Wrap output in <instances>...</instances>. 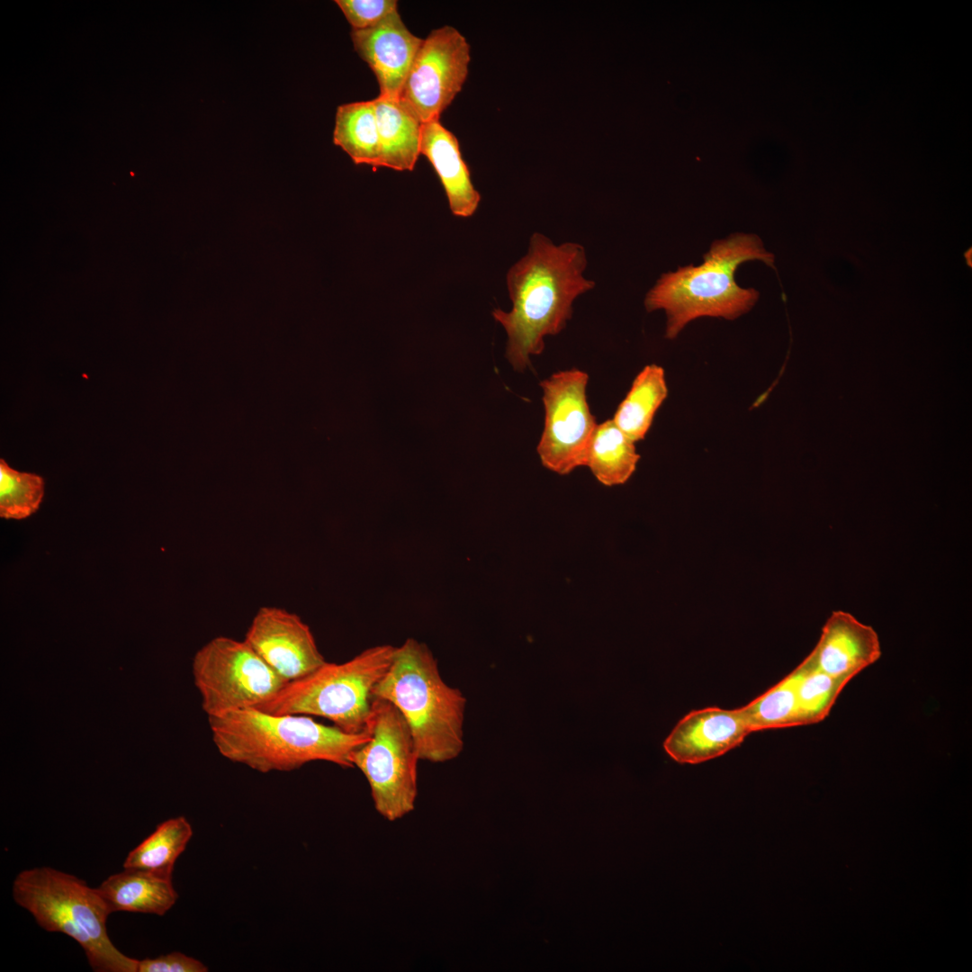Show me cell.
<instances>
[{
  "mask_svg": "<svg viewBox=\"0 0 972 972\" xmlns=\"http://www.w3.org/2000/svg\"><path fill=\"white\" fill-rule=\"evenodd\" d=\"M584 248L574 242L554 245L541 233L531 236L526 255L507 274L512 309H495L493 318L508 334L506 357L523 371L530 356L544 348V338L556 335L572 315V302L595 284L583 276Z\"/></svg>",
  "mask_w": 972,
  "mask_h": 972,
  "instance_id": "6da1fadb",
  "label": "cell"
},
{
  "mask_svg": "<svg viewBox=\"0 0 972 972\" xmlns=\"http://www.w3.org/2000/svg\"><path fill=\"white\" fill-rule=\"evenodd\" d=\"M208 718L220 754L262 773L290 771L317 760L353 768V752L371 738L370 727L349 734L309 716L269 714L256 707Z\"/></svg>",
  "mask_w": 972,
  "mask_h": 972,
  "instance_id": "7a4b0ae2",
  "label": "cell"
},
{
  "mask_svg": "<svg viewBox=\"0 0 972 972\" xmlns=\"http://www.w3.org/2000/svg\"><path fill=\"white\" fill-rule=\"evenodd\" d=\"M699 266H687L662 274L647 292V311L664 310L665 337L675 338L691 320L699 317L734 320L748 312L759 299L753 288L740 287L734 280L743 262L760 260L774 267V256L754 234L737 233L714 241Z\"/></svg>",
  "mask_w": 972,
  "mask_h": 972,
  "instance_id": "3957f363",
  "label": "cell"
},
{
  "mask_svg": "<svg viewBox=\"0 0 972 972\" xmlns=\"http://www.w3.org/2000/svg\"><path fill=\"white\" fill-rule=\"evenodd\" d=\"M373 697L388 700L400 710L410 728L419 760L446 762L461 753L466 698L444 681L426 644L408 638L395 647Z\"/></svg>",
  "mask_w": 972,
  "mask_h": 972,
  "instance_id": "277c9868",
  "label": "cell"
},
{
  "mask_svg": "<svg viewBox=\"0 0 972 972\" xmlns=\"http://www.w3.org/2000/svg\"><path fill=\"white\" fill-rule=\"evenodd\" d=\"M14 902L47 932L68 935L84 950L95 972H137L139 959L117 949L106 921L111 914L96 888L50 867L18 873L12 885Z\"/></svg>",
  "mask_w": 972,
  "mask_h": 972,
  "instance_id": "5b68a950",
  "label": "cell"
},
{
  "mask_svg": "<svg viewBox=\"0 0 972 972\" xmlns=\"http://www.w3.org/2000/svg\"><path fill=\"white\" fill-rule=\"evenodd\" d=\"M395 647L368 648L342 663L325 662L311 673L287 682L256 707L276 715L324 717L349 734L369 729L373 691L388 670Z\"/></svg>",
  "mask_w": 972,
  "mask_h": 972,
  "instance_id": "8992f818",
  "label": "cell"
},
{
  "mask_svg": "<svg viewBox=\"0 0 972 972\" xmlns=\"http://www.w3.org/2000/svg\"><path fill=\"white\" fill-rule=\"evenodd\" d=\"M371 738L351 756L366 778L377 812L389 821L410 813L418 795L419 757L412 733L390 701L374 698Z\"/></svg>",
  "mask_w": 972,
  "mask_h": 972,
  "instance_id": "52a82bcc",
  "label": "cell"
},
{
  "mask_svg": "<svg viewBox=\"0 0 972 972\" xmlns=\"http://www.w3.org/2000/svg\"><path fill=\"white\" fill-rule=\"evenodd\" d=\"M193 672L208 716L257 707L285 684L245 640L220 635L197 652Z\"/></svg>",
  "mask_w": 972,
  "mask_h": 972,
  "instance_id": "ba28073f",
  "label": "cell"
},
{
  "mask_svg": "<svg viewBox=\"0 0 972 972\" xmlns=\"http://www.w3.org/2000/svg\"><path fill=\"white\" fill-rule=\"evenodd\" d=\"M588 374L572 368L540 382L544 428L537 446L542 464L561 475L585 465L597 428L586 397Z\"/></svg>",
  "mask_w": 972,
  "mask_h": 972,
  "instance_id": "9c48e42d",
  "label": "cell"
},
{
  "mask_svg": "<svg viewBox=\"0 0 972 972\" xmlns=\"http://www.w3.org/2000/svg\"><path fill=\"white\" fill-rule=\"evenodd\" d=\"M470 44L454 27L435 29L423 40L399 100L421 123L439 119L464 85Z\"/></svg>",
  "mask_w": 972,
  "mask_h": 972,
  "instance_id": "30bf717a",
  "label": "cell"
},
{
  "mask_svg": "<svg viewBox=\"0 0 972 972\" xmlns=\"http://www.w3.org/2000/svg\"><path fill=\"white\" fill-rule=\"evenodd\" d=\"M244 640L285 683L305 677L326 662L309 626L281 608H260Z\"/></svg>",
  "mask_w": 972,
  "mask_h": 972,
  "instance_id": "8fae6325",
  "label": "cell"
},
{
  "mask_svg": "<svg viewBox=\"0 0 972 972\" xmlns=\"http://www.w3.org/2000/svg\"><path fill=\"white\" fill-rule=\"evenodd\" d=\"M750 733L738 708L706 707L680 719L663 748L679 763L698 764L737 747Z\"/></svg>",
  "mask_w": 972,
  "mask_h": 972,
  "instance_id": "7c38bea8",
  "label": "cell"
},
{
  "mask_svg": "<svg viewBox=\"0 0 972 972\" xmlns=\"http://www.w3.org/2000/svg\"><path fill=\"white\" fill-rule=\"evenodd\" d=\"M351 40L358 56L374 74L379 95L399 99L423 39L407 28L397 10L374 27L352 30Z\"/></svg>",
  "mask_w": 972,
  "mask_h": 972,
  "instance_id": "4fadbf2b",
  "label": "cell"
},
{
  "mask_svg": "<svg viewBox=\"0 0 972 972\" xmlns=\"http://www.w3.org/2000/svg\"><path fill=\"white\" fill-rule=\"evenodd\" d=\"M880 656V642L873 627L838 610L827 619L816 646L800 666L853 679Z\"/></svg>",
  "mask_w": 972,
  "mask_h": 972,
  "instance_id": "5bb4252c",
  "label": "cell"
},
{
  "mask_svg": "<svg viewBox=\"0 0 972 972\" xmlns=\"http://www.w3.org/2000/svg\"><path fill=\"white\" fill-rule=\"evenodd\" d=\"M420 155L428 158L436 171L451 212L462 218L473 215L481 195L472 184L457 138L439 119L421 124Z\"/></svg>",
  "mask_w": 972,
  "mask_h": 972,
  "instance_id": "9a60e30c",
  "label": "cell"
},
{
  "mask_svg": "<svg viewBox=\"0 0 972 972\" xmlns=\"http://www.w3.org/2000/svg\"><path fill=\"white\" fill-rule=\"evenodd\" d=\"M96 889L111 914L130 912L162 916L178 898L172 878L132 868L109 876Z\"/></svg>",
  "mask_w": 972,
  "mask_h": 972,
  "instance_id": "2e32d148",
  "label": "cell"
},
{
  "mask_svg": "<svg viewBox=\"0 0 972 972\" xmlns=\"http://www.w3.org/2000/svg\"><path fill=\"white\" fill-rule=\"evenodd\" d=\"M372 101L380 142L379 167L412 171L420 155L422 123L399 99L378 95Z\"/></svg>",
  "mask_w": 972,
  "mask_h": 972,
  "instance_id": "e0dca14e",
  "label": "cell"
},
{
  "mask_svg": "<svg viewBox=\"0 0 972 972\" xmlns=\"http://www.w3.org/2000/svg\"><path fill=\"white\" fill-rule=\"evenodd\" d=\"M634 443L612 419L597 426L590 440L586 464L603 485L626 482L636 469L640 455Z\"/></svg>",
  "mask_w": 972,
  "mask_h": 972,
  "instance_id": "ac0fdd59",
  "label": "cell"
},
{
  "mask_svg": "<svg viewBox=\"0 0 972 972\" xmlns=\"http://www.w3.org/2000/svg\"><path fill=\"white\" fill-rule=\"evenodd\" d=\"M667 394L662 367L646 365L634 380L612 420L634 442L642 440Z\"/></svg>",
  "mask_w": 972,
  "mask_h": 972,
  "instance_id": "d6986e66",
  "label": "cell"
},
{
  "mask_svg": "<svg viewBox=\"0 0 972 972\" xmlns=\"http://www.w3.org/2000/svg\"><path fill=\"white\" fill-rule=\"evenodd\" d=\"M192 836V825L184 816L170 818L129 852L123 868L172 878L175 863Z\"/></svg>",
  "mask_w": 972,
  "mask_h": 972,
  "instance_id": "ffe728a7",
  "label": "cell"
},
{
  "mask_svg": "<svg viewBox=\"0 0 972 972\" xmlns=\"http://www.w3.org/2000/svg\"><path fill=\"white\" fill-rule=\"evenodd\" d=\"M333 143L341 148L356 165L379 167L380 142L372 100L338 106Z\"/></svg>",
  "mask_w": 972,
  "mask_h": 972,
  "instance_id": "44dd1931",
  "label": "cell"
},
{
  "mask_svg": "<svg viewBox=\"0 0 972 972\" xmlns=\"http://www.w3.org/2000/svg\"><path fill=\"white\" fill-rule=\"evenodd\" d=\"M796 681L792 671L764 694L738 708L751 733L802 725Z\"/></svg>",
  "mask_w": 972,
  "mask_h": 972,
  "instance_id": "7402d4cb",
  "label": "cell"
},
{
  "mask_svg": "<svg viewBox=\"0 0 972 972\" xmlns=\"http://www.w3.org/2000/svg\"><path fill=\"white\" fill-rule=\"evenodd\" d=\"M802 725L816 724L829 715L838 696L850 677H832L818 670L800 665L793 670Z\"/></svg>",
  "mask_w": 972,
  "mask_h": 972,
  "instance_id": "603a6c76",
  "label": "cell"
},
{
  "mask_svg": "<svg viewBox=\"0 0 972 972\" xmlns=\"http://www.w3.org/2000/svg\"><path fill=\"white\" fill-rule=\"evenodd\" d=\"M44 495L40 475L21 472L0 459V517L22 519L35 513Z\"/></svg>",
  "mask_w": 972,
  "mask_h": 972,
  "instance_id": "cb8c5ba5",
  "label": "cell"
},
{
  "mask_svg": "<svg viewBox=\"0 0 972 972\" xmlns=\"http://www.w3.org/2000/svg\"><path fill=\"white\" fill-rule=\"evenodd\" d=\"M353 31L374 27L398 10L396 0H337Z\"/></svg>",
  "mask_w": 972,
  "mask_h": 972,
  "instance_id": "d4e9b609",
  "label": "cell"
},
{
  "mask_svg": "<svg viewBox=\"0 0 972 972\" xmlns=\"http://www.w3.org/2000/svg\"><path fill=\"white\" fill-rule=\"evenodd\" d=\"M200 960L181 952H171L155 958L139 960L137 972H206Z\"/></svg>",
  "mask_w": 972,
  "mask_h": 972,
  "instance_id": "484cf974",
  "label": "cell"
}]
</instances>
